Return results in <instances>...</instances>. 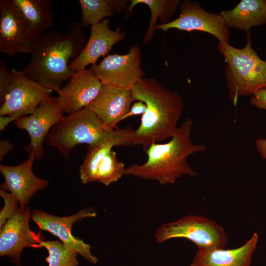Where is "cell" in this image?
I'll return each mask as SVG.
<instances>
[{
  "label": "cell",
  "instance_id": "cell-6",
  "mask_svg": "<svg viewBox=\"0 0 266 266\" xmlns=\"http://www.w3.org/2000/svg\"><path fill=\"white\" fill-rule=\"evenodd\" d=\"M155 236L157 243L174 238H186L198 249L203 250L224 248L228 242L226 233L216 222L192 215L162 225L156 230Z\"/></svg>",
  "mask_w": 266,
  "mask_h": 266
},
{
  "label": "cell",
  "instance_id": "cell-4",
  "mask_svg": "<svg viewBox=\"0 0 266 266\" xmlns=\"http://www.w3.org/2000/svg\"><path fill=\"white\" fill-rule=\"evenodd\" d=\"M131 130L129 128L110 130L85 107L65 116L55 125L47 135L46 142L67 159L70 151L79 144H86L88 148H91L108 140H116L122 142L124 146H130L129 136Z\"/></svg>",
  "mask_w": 266,
  "mask_h": 266
},
{
  "label": "cell",
  "instance_id": "cell-3",
  "mask_svg": "<svg viewBox=\"0 0 266 266\" xmlns=\"http://www.w3.org/2000/svg\"><path fill=\"white\" fill-rule=\"evenodd\" d=\"M193 120L187 118L179 127L171 140L165 143L152 144L145 152L146 162L134 164L126 168L125 175L157 181L161 185L174 183L184 175L195 176L197 173L190 166L187 159L205 151L203 144L193 142L191 132Z\"/></svg>",
  "mask_w": 266,
  "mask_h": 266
},
{
  "label": "cell",
  "instance_id": "cell-20",
  "mask_svg": "<svg viewBox=\"0 0 266 266\" xmlns=\"http://www.w3.org/2000/svg\"><path fill=\"white\" fill-rule=\"evenodd\" d=\"M12 0L31 27L39 34L53 26V3L50 0Z\"/></svg>",
  "mask_w": 266,
  "mask_h": 266
},
{
  "label": "cell",
  "instance_id": "cell-16",
  "mask_svg": "<svg viewBox=\"0 0 266 266\" xmlns=\"http://www.w3.org/2000/svg\"><path fill=\"white\" fill-rule=\"evenodd\" d=\"M131 89L103 84L96 99L87 107L109 129L118 128L133 101Z\"/></svg>",
  "mask_w": 266,
  "mask_h": 266
},
{
  "label": "cell",
  "instance_id": "cell-8",
  "mask_svg": "<svg viewBox=\"0 0 266 266\" xmlns=\"http://www.w3.org/2000/svg\"><path fill=\"white\" fill-rule=\"evenodd\" d=\"M90 69L102 85L128 89L144 76L141 68L140 49L134 45L127 54L109 55L99 64L91 66Z\"/></svg>",
  "mask_w": 266,
  "mask_h": 266
},
{
  "label": "cell",
  "instance_id": "cell-11",
  "mask_svg": "<svg viewBox=\"0 0 266 266\" xmlns=\"http://www.w3.org/2000/svg\"><path fill=\"white\" fill-rule=\"evenodd\" d=\"M96 216L95 209L90 207L66 217L56 216L42 210H35L32 212L31 218L40 230L47 231L59 237L68 251L80 255L87 261L96 264L98 259L91 253V246L74 237L71 230L74 223L85 218Z\"/></svg>",
  "mask_w": 266,
  "mask_h": 266
},
{
  "label": "cell",
  "instance_id": "cell-23",
  "mask_svg": "<svg viewBox=\"0 0 266 266\" xmlns=\"http://www.w3.org/2000/svg\"><path fill=\"white\" fill-rule=\"evenodd\" d=\"M114 146H124L119 140H111L94 148H88L79 169L80 178L83 184L97 181L98 166L105 156Z\"/></svg>",
  "mask_w": 266,
  "mask_h": 266
},
{
  "label": "cell",
  "instance_id": "cell-17",
  "mask_svg": "<svg viewBox=\"0 0 266 266\" xmlns=\"http://www.w3.org/2000/svg\"><path fill=\"white\" fill-rule=\"evenodd\" d=\"M109 20L104 19L91 27V34L80 55L69 65V68L77 71L85 69L89 65H95L98 59L104 56L114 44L123 40L125 33L120 29L115 31L109 26Z\"/></svg>",
  "mask_w": 266,
  "mask_h": 266
},
{
  "label": "cell",
  "instance_id": "cell-24",
  "mask_svg": "<svg viewBox=\"0 0 266 266\" xmlns=\"http://www.w3.org/2000/svg\"><path fill=\"white\" fill-rule=\"evenodd\" d=\"M126 168L119 162L115 151L111 150L103 159L97 171V181L105 186L116 182L125 175Z\"/></svg>",
  "mask_w": 266,
  "mask_h": 266
},
{
  "label": "cell",
  "instance_id": "cell-26",
  "mask_svg": "<svg viewBox=\"0 0 266 266\" xmlns=\"http://www.w3.org/2000/svg\"><path fill=\"white\" fill-rule=\"evenodd\" d=\"M0 195L4 200V206L0 212V229L6 222L13 217L17 212L19 207L17 199L10 193L0 189Z\"/></svg>",
  "mask_w": 266,
  "mask_h": 266
},
{
  "label": "cell",
  "instance_id": "cell-25",
  "mask_svg": "<svg viewBox=\"0 0 266 266\" xmlns=\"http://www.w3.org/2000/svg\"><path fill=\"white\" fill-rule=\"evenodd\" d=\"M45 247L48 256L46 261L48 266H77L79 263L77 254L68 251L65 245L59 241H42L38 248Z\"/></svg>",
  "mask_w": 266,
  "mask_h": 266
},
{
  "label": "cell",
  "instance_id": "cell-22",
  "mask_svg": "<svg viewBox=\"0 0 266 266\" xmlns=\"http://www.w3.org/2000/svg\"><path fill=\"white\" fill-rule=\"evenodd\" d=\"M128 8V12L131 11L134 6L138 4L146 5L150 9L151 17L148 29L143 38V42L150 41L154 35L158 19L162 24L169 22L171 16L174 14L181 2L178 0H133Z\"/></svg>",
  "mask_w": 266,
  "mask_h": 266
},
{
  "label": "cell",
  "instance_id": "cell-9",
  "mask_svg": "<svg viewBox=\"0 0 266 266\" xmlns=\"http://www.w3.org/2000/svg\"><path fill=\"white\" fill-rule=\"evenodd\" d=\"M14 78L0 108V116L17 119L34 112L39 105L51 96L52 92L37 81L26 76L22 71L11 69Z\"/></svg>",
  "mask_w": 266,
  "mask_h": 266
},
{
  "label": "cell",
  "instance_id": "cell-30",
  "mask_svg": "<svg viewBox=\"0 0 266 266\" xmlns=\"http://www.w3.org/2000/svg\"><path fill=\"white\" fill-rule=\"evenodd\" d=\"M14 144L6 139L0 141V160H3L5 155L14 148Z\"/></svg>",
  "mask_w": 266,
  "mask_h": 266
},
{
  "label": "cell",
  "instance_id": "cell-5",
  "mask_svg": "<svg viewBox=\"0 0 266 266\" xmlns=\"http://www.w3.org/2000/svg\"><path fill=\"white\" fill-rule=\"evenodd\" d=\"M218 48L226 64V81L233 105L239 98L252 96L266 87V61L261 59L252 48L249 32L243 48L220 42Z\"/></svg>",
  "mask_w": 266,
  "mask_h": 266
},
{
  "label": "cell",
  "instance_id": "cell-12",
  "mask_svg": "<svg viewBox=\"0 0 266 266\" xmlns=\"http://www.w3.org/2000/svg\"><path fill=\"white\" fill-rule=\"evenodd\" d=\"M170 29L191 32L198 31L209 33L219 42L229 43L230 32L220 13H210L197 2L186 0L180 4L179 16L165 24L157 25L155 30L165 32Z\"/></svg>",
  "mask_w": 266,
  "mask_h": 266
},
{
  "label": "cell",
  "instance_id": "cell-27",
  "mask_svg": "<svg viewBox=\"0 0 266 266\" xmlns=\"http://www.w3.org/2000/svg\"><path fill=\"white\" fill-rule=\"evenodd\" d=\"M14 76L12 70L5 66L3 60L0 66V100L1 104L4 101L7 90L12 83Z\"/></svg>",
  "mask_w": 266,
  "mask_h": 266
},
{
  "label": "cell",
  "instance_id": "cell-31",
  "mask_svg": "<svg viewBox=\"0 0 266 266\" xmlns=\"http://www.w3.org/2000/svg\"><path fill=\"white\" fill-rule=\"evenodd\" d=\"M255 144L259 154L266 160V138H260L256 139Z\"/></svg>",
  "mask_w": 266,
  "mask_h": 266
},
{
  "label": "cell",
  "instance_id": "cell-7",
  "mask_svg": "<svg viewBox=\"0 0 266 266\" xmlns=\"http://www.w3.org/2000/svg\"><path fill=\"white\" fill-rule=\"evenodd\" d=\"M40 34L30 25L12 0L0 1V52L28 54Z\"/></svg>",
  "mask_w": 266,
  "mask_h": 266
},
{
  "label": "cell",
  "instance_id": "cell-32",
  "mask_svg": "<svg viewBox=\"0 0 266 266\" xmlns=\"http://www.w3.org/2000/svg\"><path fill=\"white\" fill-rule=\"evenodd\" d=\"M17 119L8 115L0 116V131H1L11 122L15 121Z\"/></svg>",
  "mask_w": 266,
  "mask_h": 266
},
{
  "label": "cell",
  "instance_id": "cell-2",
  "mask_svg": "<svg viewBox=\"0 0 266 266\" xmlns=\"http://www.w3.org/2000/svg\"><path fill=\"white\" fill-rule=\"evenodd\" d=\"M131 90L133 100L145 103L147 110L138 128L130 132V146L141 145L145 151L153 143L172 138L184 109L180 96L153 77L142 78Z\"/></svg>",
  "mask_w": 266,
  "mask_h": 266
},
{
  "label": "cell",
  "instance_id": "cell-18",
  "mask_svg": "<svg viewBox=\"0 0 266 266\" xmlns=\"http://www.w3.org/2000/svg\"><path fill=\"white\" fill-rule=\"evenodd\" d=\"M258 235L254 233L242 246L232 249H199L190 266H250Z\"/></svg>",
  "mask_w": 266,
  "mask_h": 266
},
{
  "label": "cell",
  "instance_id": "cell-28",
  "mask_svg": "<svg viewBox=\"0 0 266 266\" xmlns=\"http://www.w3.org/2000/svg\"><path fill=\"white\" fill-rule=\"evenodd\" d=\"M250 101L251 105L266 110V87L252 95Z\"/></svg>",
  "mask_w": 266,
  "mask_h": 266
},
{
  "label": "cell",
  "instance_id": "cell-13",
  "mask_svg": "<svg viewBox=\"0 0 266 266\" xmlns=\"http://www.w3.org/2000/svg\"><path fill=\"white\" fill-rule=\"evenodd\" d=\"M32 217L29 206L20 207L16 214L0 229V256H7L16 266H20V256L25 247L38 248L43 239L29 227Z\"/></svg>",
  "mask_w": 266,
  "mask_h": 266
},
{
  "label": "cell",
  "instance_id": "cell-29",
  "mask_svg": "<svg viewBox=\"0 0 266 266\" xmlns=\"http://www.w3.org/2000/svg\"><path fill=\"white\" fill-rule=\"evenodd\" d=\"M147 110V105L142 101L134 102L131 107L129 112L124 117L123 120L132 116L145 114Z\"/></svg>",
  "mask_w": 266,
  "mask_h": 266
},
{
  "label": "cell",
  "instance_id": "cell-14",
  "mask_svg": "<svg viewBox=\"0 0 266 266\" xmlns=\"http://www.w3.org/2000/svg\"><path fill=\"white\" fill-rule=\"evenodd\" d=\"M102 84L91 69L74 71L57 93L58 101L68 115L86 107L99 94Z\"/></svg>",
  "mask_w": 266,
  "mask_h": 266
},
{
  "label": "cell",
  "instance_id": "cell-15",
  "mask_svg": "<svg viewBox=\"0 0 266 266\" xmlns=\"http://www.w3.org/2000/svg\"><path fill=\"white\" fill-rule=\"evenodd\" d=\"M35 159L34 155L22 163L14 166L0 165V172L4 181L0 185L1 189L9 191L18 200L19 206L26 207L29 201L36 193L46 188L49 181L35 176L32 166Z\"/></svg>",
  "mask_w": 266,
  "mask_h": 266
},
{
  "label": "cell",
  "instance_id": "cell-19",
  "mask_svg": "<svg viewBox=\"0 0 266 266\" xmlns=\"http://www.w3.org/2000/svg\"><path fill=\"white\" fill-rule=\"evenodd\" d=\"M220 14L228 28L248 33L253 27L266 24V0H241L232 9Z\"/></svg>",
  "mask_w": 266,
  "mask_h": 266
},
{
  "label": "cell",
  "instance_id": "cell-10",
  "mask_svg": "<svg viewBox=\"0 0 266 266\" xmlns=\"http://www.w3.org/2000/svg\"><path fill=\"white\" fill-rule=\"evenodd\" d=\"M64 113L57 98L50 96L33 113L14 121L18 128L26 131L30 136V143L24 147L28 155L32 154L37 161L40 159L44 150V139L52 127L65 117Z\"/></svg>",
  "mask_w": 266,
  "mask_h": 266
},
{
  "label": "cell",
  "instance_id": "cell-1",
  "mask_svg": "<svg viewBox=\"0 0 266 266\" xmlns=\"http://www.w3.org/2000/svg\"><path fill=\"white\" fill-rule=\"evenodd\" d=\"M83 27L75 22L65 33L55 31L40 34L33 46L30 63L23 73L58 93L74 72L69 68V64L80 55L87 42Z\"/></svg>",
  "mask_w": 266,
  "mask_h": 266
},
{
  "label": "cell",
  "instance_id": "cell-21",
  "mask_svg": "<svg viewBox=\"0 0 266 266\" xmlns=\"http://www.w3.org/2000/svg\"><path fill=\"white\" fill-rule=\"evenodd\" d=\"M127 1L114 0H79L83 26L95 25L104 18L120 12Z\"/></svg>",
  "mask_w": 266,
  "mask_h": 266
}]
</instances>
